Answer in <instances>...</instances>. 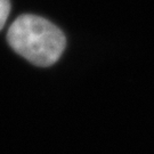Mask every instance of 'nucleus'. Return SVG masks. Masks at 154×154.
<instances>
[{"label": "nucleus", "mask_w": 154, "mask_h": 154, "mask_svg": "<svg viewBox=\"0 0 154 154\" xmlns=\"http://www.w3.org/2000/svg\"><path fill=\"white\" fill-rule=\"evenodd\" d=\"M7 41L15 53L40 67L55 64L66 45L64 33L55 24L31 14L21 15L11 23Z\"/></svg>", "instance_id": "nucleus-1"}, {"label": "nucleus", "mask_w": 154, "mask_h": 154, "mask_svg": "<svg viewBox=\"0 0 154 154\" xmlns=\"http://www.w3.org/2000/svg\"><path fill=\"white\" fill-rule=\"evenodd\" d=\"M9 13H11V1L0 0V31L5 26Z\"/></svg>", "instance_id": "nucleus-2"}]
</instances>
